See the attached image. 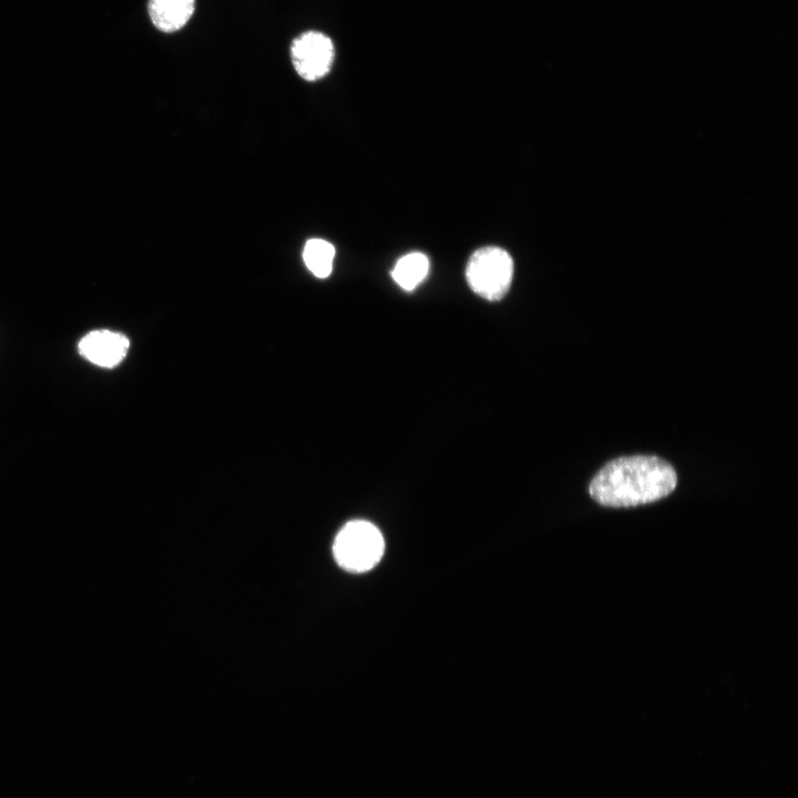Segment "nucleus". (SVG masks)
<instances>
[{
	"label": "nucleus",
	"instance_id": "obj_1",
	"mask_svg": "<svg viewBox=\"0 0 798 798\" xmlns=\"http://www.w3.org/2000/svg\"><path fill=\"white\" fill-rule=\"evenodd\" d=\"M677 474L657 456H627L608 461L589 485L591 498L603 507L630 508L658 501L671 494Z\"/></svg>",
	"mask_w": 798,
	"mask_h": 798
},
{
	"label": "nucleus",
	"instance_id": "obj_5",
	"mask_svg": "<svg viewBox=\"0 0 798 798\" xmlns=\"http://www.w3.org/2000/svg\"><path fill=\"white\" fill-rule=\"evenodd\" d=\"M129 346L130 341L124 335L101 329L85 335L79 344V351L92 364L112 368L124 359Z\"/></svg>",
	"mask_w": 798,
	"mask_h": 798
},
{
	"label": "nucleus",
	"instance_id": "obj_2",
	"mask_svg": "<svg viewBox=\"0 0 798 798\" xmlns=\"http://www.w3.org/2000/svg\"><path fill=\"white\" fill-rule=\"evenodd\" d=\"M385 541L379 529L365 520L346 523L337 533L332 553L345 570L361 573L372 569L382 557Z\"/></svg>",
	"mask_w": 798,
	"mask_h": 798
},
{
	"label": "nucleus",
	"instance_id": "obj_6",
	"mask_svg": "<svg viewBox=\"0 0 798 798\" xmlns=\"http://www.w3.org/2000/svg\"><path fill=\"white\" fill-rule=\"evenodd\" d=\"M195 7L196 0H149L147 13L155 29L172 34L188 23Z\"/></svg>",
	"mask_w": 798,
	"mask_h": 798
},
{
	"label": "nucleus",
	"instance_id": "obj_7",
	"mask_svg": "<svg viewBox=\"0 0 798 798\" xmlns=\"http://www.w3.org/2000/svg\"><path fill=\"white\" fill-rule=\"evenodd\" d=\"M428 270V257L422 253L412 252L398 259L391 276L402 289L409 291L426 278Z\"/></svg>",
	"mask_w": 798,
	"mask_h": 798
},
{
	"label": "nucleus",
	"instance_id": "obj_8",
	"mask_svg": "<svg viewBox=\"0 0 798 798\" xmlns=\"http://www.w3.org/2000/svg\"><path fill=\"white\" fill-rule=\"evenodd\" d=\"M303 258L316 277H328L332 270L335 247L325 239L311 238L305 244Z\"/></svg>",
	"mask_w": 798,
	"mask_h": 798
},
{
	"label": "nucleus",
	"instance_id": "obj_3",
	"mask_svg": "<svg viewBox=\"0 0 798 798\" xmlns=\"http://www.w3.org/2000/svg\"><path fill=\"white\" fill-rule=\"evenodd\" d=\"M466 278L477 295L487 300H499L505 296L512 283V257L497 246L479 248L469 258Z\"/></svg>",
	"mask_w": 798,
	"mask_h": 798
},
{
	"label": "nucleus",
	"instance_id": "obj_4",
	"mask_svg": "<svg viewBox=\"0 0 798 798\" xmlns=\"http://www.w3.org/2000/svg\"><path fill=\"white\" fill-rule=\"evenodd\" d=\"M289 55L301 79L317 81L329 73L335 60V47L326 33L306 30L293 39Z\"/></svg>",
	"mask_w": 798,
	"mask_h": 798
}]
</instances>
